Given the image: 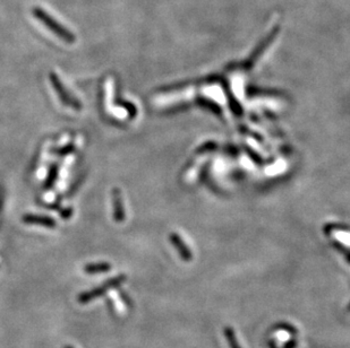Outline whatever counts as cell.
Here are the masks:
<instances>
[{
	"instance_id": "cell-1",
	"label": "cell",
	"mask_w": 350,
	"mask_h": 348,
	"mask_svg": "<svg viewBox=\"0 0 350 348\" xmlns=\"http://www.w3.org/2000/svg\"><path fill=\"white\" fill-rule=\"evenodd\" d=\"M32 15L50 32H52L56 36H58L61 41H64L68 44H73L76 42V35L71 30L67 29L66 26L57 22V19L46 13L43 8L38 6L33 7Z\"/></svg>"
},
{
	"instance_id": "cell-2",
	"label": "cell",
	"mask_w": 350,
	"mask_h": 348,
	"mask_svg": "<svg viewBox=\"0 0 350 348\" xmlns=\"http://www.w3.org/2000/svg\"><path fill=\"white\" fill-rule=\"evenodd\" d=\"M125 281H126V276H124V275H119L117 277H112V278L109 279V281L104 282V284L102 285V286L96 287V288H93L92 291H90V292H85V293L81 294L80 296H78V302L82 303V304H85V303L91 302V301H93L94 299L102 296V295L106 294L109 291V289L119 287L120 285H122Z\"/></svg>"
},
{
	"instance_id": "cell-3",
	"label": "cell",
	"mask_w": 350,
	"mask_h": 348,
	"mask_svg": "<svg viewBox=\"0 0 350 348\" xmlns=\"http://www.w3.org/2000/svg\"><path fill=\"white\" fill-rule=\"evenodd\" d=\"M49 79L51 82V85L54 86L55 91H56L57 95L59 96L62 104L66 105V107L73 108L74 110H81L82 109L81 102L78 101L75 96H73V95L68 91H67L66 87L64 86V84H62V82L60 81L59 77L57 76V73L51 71L49 73Z\"/></svg>"
},
{
	"instance_id": "cell-4",
	"label": "cell",
	"mask_w": 350,
	"mask_h": 348,
	"mask_svg": "<svg viewBox=\"0 0 350 348\" xmlns=\"http://www.w3.org/2000/svg\"><path fill=\"white\" fill-rule=\"evenodd\" d=\"M112 206H113V219L114 221L122 223L125 219V210L123 206V199L120 196L118 189L112 190Z\"/></svg>"
},
{
	"instance_id": "cell-5",
	"label": "cell",
	"mask_w": 350,
	"mask_h": 348,
	"mask_svg": "<svg viewBox=\"0 0 350 348\" xmlns=\"http://www.w3.org/2000/svg\"><path fill=\"white\" fill-rule=\"evenodd\" d=\"M23 221L26 224H35V225H42L46 228H55L56 221L48 216H41V215H25L23 216Z\"/></svg>"
},
{
	"instance_id": "cell-6",
	"label": "cell",
	"mask_w": 350,
	"mask_h": 348,
	"mask_svg": "<svg viewBox=\"0 0 350 348\" xmlns=\"http://www.w3.org/2000/svg\"><path fill=\"white\" fill-rule=\"evenodd\" d=\"M110 269H111L110 263L102 262V263H92V265L85 266L84 271L86 274H91V275H94V274H101V272L109 271Z\"/></svg>"
},
{
	"instance_id": "cell-7",
	"label": "cell",
	"mask_w": 350,
	"mask_h": 348,
	"mask_svg": "<svg viewBox=\"0 0 350 348\" xmlns=\"http://www.w3.org/2000/svg\"><path fill=\"white\" fill-rule=\"evenodd\" d=\"M223 335L226 337L228 345L230 348H242L239 345V342L237 340V337H236V332L231 328V327H226V328L223 329Z\"/></svg>"
},
{
	"instance_id": "cell-8",
	"label": "cell",
	"mask_w": 350,
	"mask_h": 348,
	"mask_svg": "<svg viewBox=\"0 0 350 348\" xmlns=\"http://www.w3.org/2000/svg\"><path fill=\"white\" fill-rule=\"evenodd\" d=\"M57 177H58V165L54 164L51 166L49 171V176L45 180V188H51L52 186H54V182L56 181Z\"/></svg>"
},
{
	"instance_id": "cell-9",
	"label": "cell",
	"mask_w": 350,
	"mask_h": 348,
	"mask_svg": "<svg viewBox=\"0 0 350 348\" xmlns=\"http://www.w3.org/2000/svg\"><path fill=\"white\" fill-rule=\"evenodd\" d=\"M74 148H75L74 145H73V144H69V145L65 146L64 148H60V150H57V151H55V154H57V155H60V156L68 155V154H71V153H72L73 151H74Z\"/></svg>"
},
{
	"instance_id": "cell-10",
	"label": "cell",
	"mask_w": 350,
	"mask_h": 348,
	"mask_svg": "<svg viewBox=\"0 0 350 348\" xmlns=\"http://www.w3.org/2000/svg\"><path fill=\"white\" fill-rule=\"evenodd\" d=\"M279 328H280L281 330L288 331L289 334H290V335H292V336H294V335H296V334H297V330H296V328H294V327L290 326V325H287V324H281V325H279Z\"/></svg>"
},
{
	"instance_id": "cell-11",
	"label": "cell",
	"mask_w": 350,
	"mask_h": 348,
	"mask_svg": "<svg viewBox=\"0 0 350 348\" xmlns=\"http://www.w3.org/2000/svg\"><path fill=\"white\" fill-rule=\"evenodd\" d=\"M297 347V341L295 339H291L288 342H286L282 348H296Z\"/></svg>"
},
{
	"instance_id": "cell-12",
	"label": "cell",
	"mask_w": 350,
	"mask_h": 348,
	"mask_svg": "<svg viewBox=\"0 0 350 348\" xmlns=\"http://www.w3.org/2000/svg\"><path fill=\"white\" fill-rule=\"evenodd\" d=\"M65 348H73V347L69 346V345H67V346H65Z\"/></svg>"
},
{
	"instance_id": "cell-13",
	"label": "cell",
	"mask_w": 350,
	"mask_h": 348,
	"mask_svg": "<svg viewBox=\"0 0 350 348\" xmlns=\"http://www.w3.org/2000/svg\"><path fill=\"white\" fill-rule=\"evenodd\" d=\"M348 311H349V312H350V305H349V307H348Z\"/></svg>"
}]
</instances>
